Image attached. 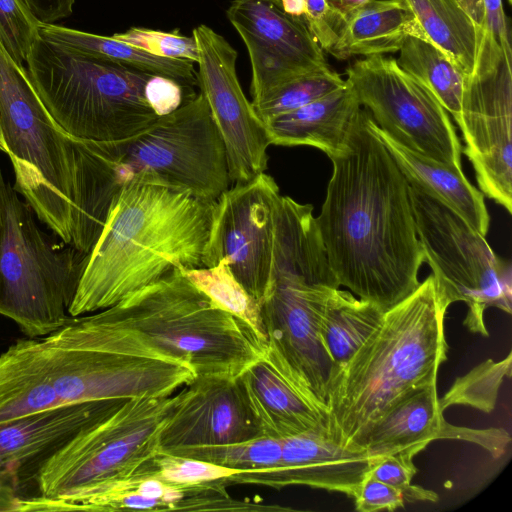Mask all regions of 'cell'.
I'll list each match as a JSON object with an SVG mask.
<instances>
[{
  "mask_svg": "<svg viewBox=\"0 0 512 512\" xmlns=\"http://www.w3.org/2000/svg\"><path fill=\"white\" fill-rule=\"evenodd\" d=\"M281 441V458L275 468L238 472L225 479L224 484H251L274 489L304 485L353 497L382 458L363 448L344 446L330 432L309 431Z\"/></svg>",
  "mask_w": 512,
  "mask_h": 512,
  "instance_id": "20",
  "label": "cell"
},
{
  "mask_svg": "<svg viewBox=\"0 0 512 512\" xmlns=\"http://www.w3.org/2000/svg\"><path fill=\"white\" fill-rule=\"evenodd\" d=\"M112 37L140 48L150 54L170 58L198 61V47L195 38L179 32H163L148 28L132 27Z\"/></svg>",
  "mask_w": 512,
  "mask_h": 512,
  "instance_id": "38",
  "label": "cell"
},
{
  "mask_svg": "<svg viewBox=\"0 0 512 512\" xmlns=\"http://www.w3.org/2000/svg\"><path fill=\"white\" fill-rule=\"evenodd\" d=\"M125 400H101L54 407L0 424V475L39 465L86 425Z\"/></svg>",
  "mask_w": 512,
  "mask_h": 512,
  "instance_id": "22",
  "label": "cell"
},
{
  "mask_svg": "<svg viewBox=\"0 0 512 512\" xmlns=\"http://www.w3.org/2000/svg\"><path fill=\"white\" fill-rule=\"evenodd\" d=\"M39 31L43 39L64 48L170 78L186 91H192L198 85L197 72L190 60L159 57L114 37L96 35L54 23L41 22Z\"/></svg>",
  "mask_w": 512,
  "mask_h": 512,
  "instance_id": "29",
  "label": "cell"
},
{
  "mask_svg": "<svg viewBox=\"0 0 512 512\" xmlns=\"http://www.w3.org/2000/svg\"><path fill=\"white\" fill-rule=\"evenodd\" d=\"M417 237L432 274L450 304L462 301L468 312L463 324L484 337L487 308L512 311V271L485 236L443 202L409 184Z\"/></svg>",
  "mask_w": 512,
  "mask_h": 512,
  "instance_id": "12",
  "label": "cell"
},
{
  "mask_svg": "<svg viewBox=\"0 0 512 512\" xmlns=\"http://www.w3.org/2000/svg\"><path fill=\"white\" fill-rule=\"evenodd\" d=\"M482 30L478 48L512 55L510 30L501 0H481Z\"/></svg>",
  "mask_w": 512,
  "mask_h": 512,
  "instance_id": "41",
  "label": "cell"
},
{
  "mask_svg": "<svg viewBox=\"0 0 512 512\" xmlns=\"http://www.w3.org/2000/svg\"><path fill=\"white\" fill-rule=\"evenodd\" d=\"M222 482L176 485L135 471L129 477L78 488L55 497L18 498L28 511H278L279 506L233 498Z\"/></svg>",
  "mask_w": 512,
  "mask_h": 512,
  "instance_id": "17",
  "label": "cell"
},
{
  "mask_svg": "<svg viewBox=\"0 0 512 512\" xmlns=\"http://www.w3.org/2000/svg\"><path fill=\"white\" fill-rule=\"evenodd\" d=\"M280 197L275 180L263 172L228 187L212 206L203 267L223 260L259 303L270 281L275 214Z\"/></svg>",
  "mask_w": 512,
  "mask_h": 512,
  "instance_id": "14",
  "label": "cell"
},
{
  "mask_svg": "<svg viewBox=\"0 0 512 512\" xmlns=\"http://www.w3.org/2000/svg\"><path fill=\"white\" fill-rule=\"evenodd\" d=\"M58 406L35 338L18 339L0 355V424Z\"/></svg>",
  "mask_w": 512,
  "mask_h": 512,
  "instance_id": "27",
  "label": "cell"
},
{
  "mask_svg": "<svg viewBox=\"0 0 512 512\" xmlns=\"http://www.w3.org/2000/svg\"><path fill=\"white\" fill-rule=\"evenodd\" d=\"M512 57L476 62L456 122L480 191L512 213Z\"/></svg>",
  "mask_w": 512,
  "mask_h": 512,
  "instance_id": "15",
  "label": "cell"
},
{
  "mask_svg": "<svg viewBox=\"0 0 512 512\" xmlns=\"http://www.w3.org/2000/svg\"><path fill=\"white\" fill-rule=\"evenodd\" d=\"M100 312L139 333L165 355L187 363L196 376L239 377L268 345L246 322L199 290L181 269Z\"/></svg>",
  "mask_w": 512,
  "mask_h": 512,
  "instance_id": "6",
  "label": "cell"
},
{
  "mask_svg": "<svg viewBox=\"0 0 512 512\" xmlns=\"http://www.w3.org/2000/svg\"><path fill=\"white\" fill-rule=\"evenodd\" d=\"M0 151L4 152L6 154L8 152L7 145L5 143V139H4V136L2 133L1 123H0Z\"/></svg>",
  "mask_w": 512,
  "mask_h": 512,
  "instance_id": "46",
  "label": "cell"
},
{
  "mask_svg": "<svg viewBox=\"0 0 512 512\" xmlns=\"http://www.w3.org/2000/svg\"><path fill=\"white\" fill-rule=\"evenodd\" d=\"M191 96L179 83L160 75H152L145 86L146 100L158 117L174 112Z\"/></svg>",
  "mask_w": 512,
  "mask_h": 512,
  "instance_id": "43",
  "label": "cell"
},
{
  "mask_svg": "<svg viewBox=\"0 0 512 512\" xmlns=\"http://www.w3.org/2000/svg\"><path fill=\"white\" fill-rule=\"evenodd\" d=\"M34 16L42 23H55L68 17L74 0H23Z\"/></svg>",
  "mask_w": 512,
  "mask_h": 512,
  "instance_id": "44",
  "label": "cell"
},
{
  "mask_svg": "<svg viewBox=\"0 0 512 512\" xmlns=\"http://www.w3.org/2000/svg\"><path fill=\"white\" fill-rule=\"evenodd\" d=\"M227 18L249 54L251 103L287 81L330 67L304 19L285 12L278 0H233Z\"/></svg>",
  "mask_w": 512,
  "mask_h": 512,
  "instance_id": "18",
  "label": "cell"
},
{
  "mask_svg": "<svg viewBox=\"0 0 512 512\" xmlns=\"http://www.w3.org/2000/svg\"><path fill=\"white\" fill-rule=\"evenodd\" d=\"M433 274L384 313L379 326L332 383L327 407L332 437L357 442L413 390L436 384L447 360L444 319L450 306Z\"/></svg>",
  "mask_w": 512,
  "mask_h": 512,
  "instance_id": "3",
  "label": "cell"
},
{
  "mask_svg": "<svg viewBox=\"0 0 512 512\" xmlns=\"http://www.w3.org/2000/svg\"><path fill=\"white\" fill-rule=\"evenodd\" d=\"M303 19L323 51L330 52L344 23V13L334 0H305Z\"/></svg>",
  "mask_w": 512,
  "mask_h": 512,
  "instance_id": "40",
  "label": "cell"
},
{
  "mask_svg": "<svg viewBox=\"0 0 512 512\" xmlns=\"http://www.w3.org/2000/svg\"><path fill=\"white\" fill-rule=\"evenodd\" d=\"M176 394L125 400L86 425L45 459L34 474L40 495L124 479L160 450Z\"/></svg>",
  "mask_w": 512,
  "mask_h": 512,
  "instance_id": "11",
  "label": "cell"
},
{
  "mask_svg": "<svg viewBox=\"0 0 512 512\" xmlns=\"http://www.w3.org/2000/svg\"><path fill=\"white\" fill-rule=\"evenodd\" d=\"M239 379L263 436L284 439L309 431L331 433L328 407L271 345Z\"/></svg>",
  "mask_w": 512,
  "mask_h": 512,
  "instance_id": "21",
  "label": "cell"
},
{
  "mask_svg": "<svg viewBox=\"0 0 512 512\" xmlns=\"http://www.w3.org/2000/svg\"><path fill=\"white\" fill-rule=\"evenodd\" d=\"M212 206L138 178L123 185L85 257L69 315L112 307L174 269L203 267Z\"/></svg>",
  "mask_w": 512,
  "mask_h": 512,
  "instance_id": "2",
  "label": "cell"
},
{
  "mask_svg": "<svg viewBox=\"0 0 512 512\" xmlns=\"http://www.w3.org/2000/svg\"><path fill=\"white\" fill-rule=\"evenodd\" d=\"M346 76L359 104L396 143L462 168V147L448 112L396 58L374 55L357 59L347 66Z\"/></svg>",
  "mask_w": 512,
  "mask_h": 512,
  "instance_id": "13",
  "label": "cell"
},
{
  "mask_svg": "<svg viewBox=\"0 0 512 512\" xmlns=\"http://www.w3.org/2000/svg\"><path fill=\"white\" fill-rule=\"evenodd\" d=\"M0 123L14 170V188L35 216L71 245L78 200L77 139L55 124L25 66L1 42Z\"/></svg>",
  "mask_w": 512,
  "mask_h": 512,
  "instance_id": "8",
  "label": "cell"
},
{
  "mask_svg": "<svg viewBox=\"0 0 512 512\" xmlns=\"http://www.w3.org/2000/svg\"><path fill=\"white\" fill-rule=\"evenodd\" d=\"M263 436L239 377L195 376L176 394L160 451L221 445Z\"/></svg>",
  "mask_w": 512,
  "mask_h": 512,
  "instance_id": "19",
  "label": "cell"
},
{
  "mask_svg": "<svg viewBox=\"0 0 512 512\" xmlns=\"http://www.w3.org/2000/svg\"><path fill=\"white\" fill-rule=\"evenodd\" d=\"M353 498L355 509L359 512L393 511L405 503L401 491L369 475L359 485Z\"/></svg>",
  "mask_w": 512,
  "mask_h": 512,
  "instance_id": "42",
  "label": "cell"
},
{
  "mask_svg": "<svg viewBox=\"0 0 512 512\" xmlns=\"http://www.w3.org/2000/svg\"><path fill=\"white\" fill-rule=\"evenodd\" d=\"M281 197L270 281L260 303L262 319L268 344L327 406L336 370L320 334V313L329 292L340 285L329 265L312 205Z\"/></svg>",
  "mask_w": 512,
  "mask_h": 512,
  "instance_id": "4",
  "label": "cell"
},
{
  "mask_svg": "<svg viewBox=\"0 0 512 512\" xmlns=\"http://www.w3.org/2000/svg\"><path fill=\"white\" fill-rule=\"evenodd\" d=\"M40 24L23 0H0V42L21 65L40 38Z\"/></svg>",
  "mask_w": 512,
  "mask_h": 512,
  "instance_id": "37",
  "label": "cell"
},
{
  "mask_svg": "<svg viewBox=\"0 0 512 512\" xmlns=\"http://www.w3.org/2000/svg\"><path fill=\"white\" fill-rule=\"evenodd\" d=\"M372 126L410 185L443 202L486 236L490 216L484 194L468 181L462 168L443 164L401 146L379 129L374 120Z\"/></svg>",
  "mask_w": 512,
  "mask_h": 512,
  "instance_id": "25",
  "label": "cell"
},
{
  "mask_svg": "<svg viewBox=\"0 0 512 512\" xmlns=\"http://www.w3.org/2000/svg\"><path fill=\"white\" fill-rule=\"evenodd\" d=\"M346 85L339 73L330 67L298 76L266 94L253 108L265 124Z\"/></svg>",
  "mask_w": 512,
  "mask_h": 512,
  "instance_id": "34",
  "label": "cell"
},
{
  "mask_svg": "<svg viewBox=\"0 0 512 512\" xmlns=\"http://www.w3.org/2000/svg\"><path fill=\"white\" fill-rule=\"evenodd\" d=\"M137 471L176 485H198L211 482H222L224 484L225 479L238 473L235 470L203 460L172 455L160 450L145 461Z\"/></svg>",
  "mask_w": 512,
  "mask_h": 512,
  "instance_id": "36",
  "label": "cell"
},
{
  "mask_svg": "<svg viewBox=\"0 0 512 512\" xmlns=\"http://www.w3.org/2000/svg\"><path fill=\"white\" fill-rule=\"evenodd\" d=\"M427 37L405 0H370L344 13L339 38L330 54L340 60L398 52L407 37Z\"/></svg>",
  "mask_w": 512,
  "mask_h": 512,
  "instance_id": "26",
  "label": "cell"
},
{
  "mask_svg": "<svg viewBox=\"0 0 512 512\" xmlns=\"http://www.w3.org/2000/svg\"><path fill=\"white\" fill-rule=\"evenodd\" d=\"M101 146L120 189L138 178L213 202L231 182L224 143L202 93L139 133Z\"/></svg>",
  "mask_w": 512,
  "mask_h": 512,
  "instance_id": "10",
  "label": "cell"
},
{
  "mask_svg": "<svg viewBox=\"0 0 512 512\" xmlns=\"http://www.w3.org/2000/svg\"><path fill=\"white\" fill-rule=\"evenodd\" d=\"M184 275L219 307L246 322L265 342L261 305L234 277L223 260L211 267L182 270Z\"/></svg>",
  "mask_w": 512,
  "mask_h": 512,
  "instance_id": "32",
  "label": "cell"
},
{
  "mask_svg": "<svg viewBox=\"0 0 512 512\" xmlns=\"http://www.w3.org/2000/svg\"><path fill=\"white\" fill-rule=\"evenodd\" d=\"M427 39L465 74L473 71L482 30L481 0H405Z\"/></svg>",
  "mask_w": 512,
  "mask_h": 512,
  "instance_id": "28",
  "label": "cell"
},
{
  "mask_svg": "<svg viewBox=\"0 0 512 512\" xmlns=\"http://www.w3.org/2000/svg\"><path fill=\"white\" fill-rule=\"evenodd\" d=\"M370 113L356 111L315 217L340 286L386 312L411 295L425 262L409 183L375 133Z\"/></svg>",
  "mask_w": 512,
  "mask_h": 512,
  "instance_id": "1",
  "label": "cell"
},
{
  "mask_svg": "<svg viewBox=\"0 0 512 512\" xmlns=\"http://www.w3.org/2000/svg\"><path fill=\"white\" fill-rule=\"evenodd\" d=\"M193 37L198 47V86L222 137L230 180L249 181L267 169L271 143L265 124L241 88L235 49L204 24L193 30Z\"/></svg>",
  "mask_w": 512,
  "mask_h": 512,
  "instance_id": "16",
  "label": "cell"
},
{
  "mask_svg": "<svg viewBox=\"0 0 512 512\" xmlns=\"http://www.w3.org/2000/svg\"><path fill=\"white\" fill-rule=\"evenodd\" d=\"M399 66L429 89L457 122L466 75L427 40L409 36L396 59Z\"/></svg>",
  "mask_w": 512,
  "mask_h": 512,
  "instance_id": "31",
  "label": "cell"
},
{
  "mask_svg": "<svg viewBox=\"0 0 512 512\" xmlns=\"http://www.w3.org/2000/svg\"><path fill=\"white\" fill-rule=\"evenodd\" d=\"M370 0H334L336 6L343 12L348 13L354 9H357Z\"/></svg>",
  "mask_w": 512,
  "mask_h": 512,
  "instance_id": "45",
  "label": "cell"
},
{
  "mask_svg": "<svg viewBox=\"0 0 512 512\" xmlns=\"http://www.w3.org/2000/svg\"><path fill=\"white\" fill-rule=\"evenodd\" d=\"M360 106L346 82L344 87L266 122L270 143L308 145L331 157L341 150Z\"/></svg>",
  "mask_w": 512,
  "mask_h": 512,
  "instance_id": "24",
  "label": "cell"
},
{
  "mask_svg": "<svg viewBox=\"0 0 512 512\" xmlns=\"http://www.w3.org/2000/svg\"><path fill=\"white\" fill-rule=\"evenodd\" d=\"M510 4L512 3V0H507Z\"/></svg>",
  "mask_w": 512,
  "mask_h": 512,
  "instance_id": "47",
  "label": "cell"
},
{
  "mask_svg": "<svg viewBox=\"0 0 512 512\" xmlns=\"http://www.w3.org/2000/svg\"><path fill=\"white\" fill-rule=\"evenodd\" d=\"M384 313L375 304L356 298L349 291L336 288L329 292L320 313L319 327L324 345L335 366L333 382L379 326Z\"/></svg>",
  "mask_w": 512,
  "mask_h": 512,
  "instance_id": "30",
  "label": "cell"
},
{
  "mask_svg": "<svg viewBox=\"0 0 512 512\" xmlns=\"http://www.w3.org/2000/svg\"><path fill=\"white\" fill-rule=\"evenodd\" d=\"M447 424L439 404L436 384L413 390L389 409L357 442L371 455L397 453L415 456L442 437Z\"/></svg>",
  "mask_w": 512,
  "mask_h": 512,
  "instance_id": "23",
  "label": "cell"
},
{
  "mask_svg": "<svg viewBox=\"0 0 512 512\" xmlns=\"http://www.w3.org/2000/svg\"><path fill=\"white\" fill-rule=\"evenodd\" d=\"M511 352L500 361L488 359L458 377L439 404L444 411L452 405H466L485 413L494 410L505 377L511 376Z\"/></svg>",
  "mask_w": 512,
  "mask_h": 512,
  "instance_id": "35",
  "label": "cell"
},
{
  "mask_svg": "<svg viewBox=\"0 0 512 512\" xmlns=\"http://www.w3.org/2000/svg\"><path fill=\"white\" fill-rule=\"evenodd\" d=\"M25 69L52 120L72 138L121 140L158 118L145 97L153 74L75 52L41 36Z\"/></svg>",
  "mask_w": 512,
  "mask_h": 512,
  "instance_id": "7",
  "label": "cell"
},
{
  "mask_svg": "<svg viewBox=\"0 0 512 512\" xmlns=\"http://www.w3.org/2000/svg\"><path fill=\"white\" fill-rule=\"evenodd\" d=\"M413 455L397 453L382 457L368 473L372 478L388 484L403 493L409 502L438 500V495L420 486L411 484L417 473Z\"/></svg>",
  "mask_w": 512,
  "mask_h": 512,
  "instance_id": "39",
  "label": "cell"
},
{
  "mask_svg": "<svg viewBox=\"0 0 512 512\" xmlns=\"http://www.w3.org/2000/svg\"><path fill=\"white\" fill-rule=\"evenodd\" d=\"M163 452L203 460L237 472H248L275 468L281 458L282 441L260 436L236 443L181 447Z\"/></svg>",
  "mask_w": 512,
  "mask_h": 512,
  "instance_id": "33",
  "label": "cell"
},
{
  "mask_svg": "<svg viewBox=\"0 0 512 512\" xmlns=\"http://www.w3.org/2000/svg\"><path fill=\"white\" fill-rule=\"evenodd\" d=\"M35 340L61 405L166 397L196 376L190 365L100 311L71 316Z\"/></svg>",
  "mask_w": 512,
  "mask_h": 512,
  "instance_id": "5",
  "label": "cell"
},
{
  "mask_svg": "<svg viewBox=\"0 0 512 512\" xmlns=\"http://www.w3.org/2000/svg\"><path fill=\"white\" fill-rule=\"evenodd\" d=\"M86 255L56 244L0 169V315L29 338L62 327Z\"/></svg>",
  "mask_w": 512,
  "mask_h": 512,
  "instance_id": "9",
  "label": "cell"
}]
</instances>
